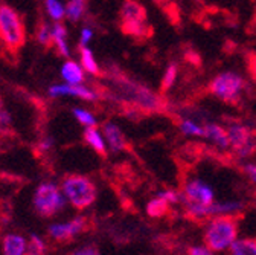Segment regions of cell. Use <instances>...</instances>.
I'll list each match as a JSON object with an SVG mask.
<instances>
[{
    "label": "cell",
    "instance_id": "83f0119b",
    "mask_svg": "<svg viewBox=\"0 0 256 255\" xmlns=\"http://www.w3.org/2000/svg\"><path fill=\"white\" fill-rule=\"evenodd\" d=\"M74 115H75V118L78 119V122L82 124V125H86V127L96 125V119H94V116H93L88 110H84V109H74Z\"/></svg>",
    "mask_w": 256,
    "mask_h": 255
},
{
    "label": "cell",
    "instance_id": "836d02e7",
    "mask_svg": "<svg viewBox=\"0 0 256 255\" xmlns=\"http://www.w3.org/2000/svg\"><path fill=\"white\" fill-rule=\"evenodd\" d=\"M92 39V31L88 28L82 29V33H81V42H80V46H86L88 43V40Z\"/></svg>",
    "mask_w": 256,
    "mask_h": 255
},
{
    "label": "cell",
    "instance_id": "e575fe53",
    "mask_svg": "<svg viewBox=\"0 0 256 255\" xmlns=\"http://www.w3.org/2000/svg\"><path fill=\"white\" fill-rule=\"evenodd\" d=\"M244 171L247 173V176H248L253 182H256V165L247 164V165L244 167Z\"/></svg>",
    "mask_w": 256,
    "mask_h": 255
},
{
    "label": "cell",
    "instance_id": "e0dca14e",
    "mask_svg": "<svg viewBox=\"0 0 256 255\" xmlns=\"http://www.w3.org/2000/svg\"><path fill=\"white\" fill-rule=\"evenodd\" d=\"M61 75L69 84H80L84 81L82 69L80 68L78 63L70 61V60L64 63V66L61 68Z\"/></svg>",
    "mask_w": 256,
    "mask_h": 255
},
{
    "label": "cell",
    "instance_id": "ffe728a7",
    "mask_svg": "<svg viewBox=\"0 0 256 255\" xmlns=\"http://www.w3.org/2000/svg\"><path fill=\"white\" fill-rule=\"evenodd\" d=\"M120 31L130 37H146V22H120Z\"/></svg>",
    "mask_w": 256,
    "mask_h": 255
},
{
    "label": "cell",
    "instance_id": "ac0fdd59",
    "mask_svg": "<svg viewBox=\"0 0 256 255\" xmlns=\"http://www.w3.org/2000/svg\"><path fill=\"white\" fill-rule=\"evenodd\" d=\"M66 39H68V31H66V28H64L62 25H60V23H55L54 28H52V42H54V45L56 46L58 52L62 57H68L69 55V48H68Z\"/></svg>",
    "mask_w": 256,
    "mask_h": 255
},
{
    "label": "cell",
    "instance_id": "d6a6232c",
    "mask_svg": "<svg viewBox=\"0 0 256 255\" xmlns=\"http://www.w3.org/2000/svg\"><path fill=\"white\" fill-rule=\"evenodd\" d=\"M70 255H100V250H98V247H96V246H86V247L76 249Z\"/></svg>",
    "mask_w": 256,
    "mask_h": 255
},
{
    "label": "cell",
    "instance_id": "ba28073f",
    "mask_svg": "<svg viewBox=\"0 0 256 255\" xmlns=\"http://www.w3.org/2000/svg\"><path fill=\"white\" fill-rule=\"evenodd\" d=\"M229 144L238 153V156L246 157L256 150V135L246 125L232 124L228 129Z\"/></svg>",
    "mask_w": 256,
    "mask_h": 255
},
{
    "label": "cell",
    "instance_id": "4dcf8cb0",
    "mask_svg": "<svg viewBox=\"0 0 256 255\" xmlns=\"http://www.w3.org/2000/svg\"><path fill=\"white\" fill-rule=\"evenodd\" d=\"M247 60V71L253 81H256V52H248L246 55Z\"/></svg>",
    "mask_w": 256,
    "mask_h": 255
},
{
    "label": "cell",
    "instance_id": "44dd1931",
    "mask_svg": "<svg viewBox=\"0 0 256 255\" xmlns=\"http://www.w3.org/2000/svg\"><path fill=\"white\" fill-rule=\"evenodd\" d=\"M80 55H81V63H82V68L86 69V72L92 74V75H101L100 66L96 63L92 51L86 46H80Z\"/></svg>",
    "mask_w": 256,
    "mask_h": 255
},
{
    "label": "cell",
    "instance_id": "52a82bcc",
    "mask_svg": "<svg viewBox=\"0 0 256 255\" xmlns=\"http://www.w3.org/2000/svg\"><path fill=\"white\" fill-rule=\"evenodd\" d=\"M122 86L128 89L134 107L140 112H162L165 109V101L157 93L151 92L148 87L138 86L132 81H124Z\"/></svg>",
    "mask_w": 256,
    "mask_h": 255
},
{
    "label": "cell",
    "instance_id": "cb8c5ba5",
    "mask_svg": "<svg viewBox=\"0 0 256 255\" xmlns=\"http://www.w3.org/2000/svg\"><path fill=\"white\" fill-rule=\"evenodd\" d=\"M177 74H178L177 65H176V63H171V65L166 68V72H165V75L162 78V83H160V92L165 93L174 86V83L177 80Z\"/></svg>",
    "mask_w": 256,
    "mask_h": 255
},
{
    "label": "cell",
    "instance_id": "7c38bea8",
    "mask_svg": "<svg viewBox=\"0 0 256 255\" xmlns=\"http://www.w3.org/2000/svg\"><path fill=\"white\" fill-rule=\"evenodd\" d=\"M102 132H104V136L107 138L110 147L113 151H122L126 148V141H125V136L122 133V130L119 127L113 122H106L102 125Z\"/></svg>",
    "mask_w": 256,
    "mask_h": 255
},
{
    "label": "cell",
    "instance_id": "3957f363",
    "mask_svg": "<svg viewBox=\"0 0 256 255\" xmlns=\"http://www.w3.org/2000/svg\"><path fill=\"white\" fill-rule=\"evenodd\" d=\"M182 200L186 205V211L192 217L202 218L206 217L208 206L214 203V191L206 182L200 179H192L184 183Z\"/></svg>",
    "mask_w": 256,
    "mask_h": 255
},
{
    "label": "cell",
    "instance_id": "6da1fadb",
    "mask_svg": "<svg viewBox=\"0 0 256 255\" xmlns=\"http://www.w3.org/2000/svg\"><path fill=\"white\" fill-rule=\"evenodd\" d=\"M238 238V221L235 215H214L204 232V243L214 252L229 249Z\"/></svg>",
    "mask_w": 256,
    "mask_h": 255
},
{
    "label": "cell",
    "instance_id": "484cf974",
    "mask_svg": "<svg viewBox=\"0 0 256 255\" xmlns=\"http://www.w3.org/2000/svg\"><path fill=\"white\" fill-rule=\"evenodd\" d=\"M46 10H48V14L56 22L66 16V10L62 8L60 0H46Z\"/></svg>",
    "mask_w": 256,
    "mask_h": 255
},
{
    "label": "cell",
    "instance_id": "30bf717a",
    "mask_svg": "<svg viewBox=\"0 0 256 255\" xmlns=\"http://www.w3.org/2000/svg\"><path fill=\"white\" fill-rule=\"evenodd\" d=\"M49 95L50 97H60V95H74V97H78L81 100H87V101H94L96 95L93 90H90L88 87L80 86V84H56L52 86L49 89Z\"/></svg>",
    "mask_w": 256,
    "mask_h": 255
},
{
    "label": "cell",
    "instance_id": "4fadbf2b",
    "mask_svg": "<svg viewBox=\"0 0 256 255\" xmlns=\"http://www.w3.org/2000/svg\"><path fill=\"white\" fill-rule=\"evenodd\" d=\"M84 141L98 153L100 156L102 157H107V148H106V144H104V139L101 136V133L98 132L94 125L92 127H86L84 130Z\"/></svg>",
    "mask_w": 256,
    "mask_h": 255
},
{
    "label": "cell",
    "instance_id": "d4e9b609",
    "mask_svg": "<svg viewBox=\"0 0 256 255\" xmlns=\"http://www.w3.org/2000/svg\"><path fill=\"white\" fill-rule=\"evenodd\" d=\"M178 127H180V130H182L184 135H190V136H204V129H203V127H200L197 122H194V121L183 119V121H180Z\"/></svg>",
    "mask_w": 256,
    "mask_h": 255
},
{
    "label": "cell",
    "instance_id": "1f68e13d",
    "mask_svg": "<svg viewBox=\"0 0 256 255\" xmlns=\"http://www.w3.org/2000/svg\"><path fill=\"white\" fill-rule=\"evenodd\" d=\"M188 255H214V250L204 246H190L188 250Z\"/></svg>",
    "mask_w": 256,
    "mask_h": 255
},
{
    "label": "cell",
    "instance_id": "8fae6325",
    "mask_svg": "<svg viewBox=\"0 0 256 255\" xmlns=\"http://www.w3.org/2000/svg\"><path fill=\"white\" fill-rule=\"evenodd\" d=\"M120 22H146V8L138 0H124L120 8Z\"/></svg>",
    "mask_w": 256,
    "mask_h": 255
},
{
    "label": "cell",
    "instance_id": "5bb4252c",
    "mask_svg": "<svg viewBox=\"0 0 256 255\" xmlns=\"http://www.w3.org/2000/svg\"><path fill=\"white\" fill-rule=\"evenodd\" d=\"M203 129H204V138H209L210 141H214L221 148L230 147L229 136H228V130H224L222 127H220L216 124H204Z\"/></svg>",
    "mask_w": 256,
    "mask_h": 255
},
{
    "label": "cell",
    "instance_id": "2e32d148",
    "mask_svg": "<svg viewBox=\"0 0 256 255\" xmlns=\"http://www.w3.org/2000/svg\"><path fill=\"white\" fill-rule=\"evenodd\" d=\"M26 241L23 237L11 234L4 238V255H24L26 253Z\"/></svg>",
    "mask_w": 256,
    "mask_h": 255
},
{
    "label": "cell",
    "instance_id": "9a60e30c",
    "mask_svg": "<svg viewBox=\"0 0 256 255\" xmlns=\"http://www.w3.org/2000/svg\"><path fill=\"white\" fill-rule=\"evenodd\" d=\"M244 208L242 203L240 202H226V203H212L206 209V217H214V215H235Z\"/></svg>",
    "mask_w": 256,
    "mask_h": 255
},
{
    "label": "cell",
    "instance_id": "8992f818",
    "mask_svg": "<svg viewBox=\"0 0 256 255\" xmlns=\"http://www.w3.org/2000/svg\"><path fill=\"white\" fill-rule=\"evenodd\" d=\"M34 206L40 215L52 217L64 206V197L54 183H42L34 194Z\"/></svg>",
    "mask_w": 256,
    "mask_h": 255
},
{
    "label": "cell",
    "instance_id": "603a6c76",
    "mask_svg": "<svg viewBox=\"0 0 256 255\" xmlns=\"http://www.w3.org/2000/svg\"><path fill=\"white\" fill-rule=\"evenodd\" d=\"M168 211H170V203L164 199H160V197L150 200L146 205V214L152 218L164 217Z\"/></svg>",
    "mask_w": 256,
    "mask_h": 255
},
{
    "label": "cell",
    "instance_id": "4316f807",
    "mask_svg": "<svg viewBox=\"0 0 256 255\" xmlns=\"http://www.w3.org/2000/svg\"><path fill=\"white\" fill-rule=\"evenodd\" d=\"M24 255H44V243L37 235H30Z\"/></svg>",
    "mask_w": 256,
    "mask_h": 255
},
{
    "label": "cell",
    "instance_id": "9c48e42d",
    "mask_svg": "<svg viewBox=\"0 0 256 255\" xmlns=\"http://www.w3.org/2000/svg\"><path fill=\"white\" fill-rule=\"evenodd\" d=\"M88 220L86 217H76L68 223H62V225H52L49 228V234L54 240L56 241H69L78 234L84 232L87 229Z\"/></svg>",
    "mask_w": 256,
    "mask_h": 255
},
{
    "label": "cell",
    "instance_id": "f546056e",
    "mask_svg": "<svg viewBox=\"0 0 256 255\" xmlns=\"http://www.w3.org/2000/svg\"><path fill=\"white\" fill-rule=\"evenodd\" d=\"M157 197H160V199L166 200L170 205H171V203H177V202H180V200H182V196H180L178 193H176V191H172V189H165V191H160V193L157 194Z\"/></svg>",
    "mask_w": 256,
    "mask_h": 255
},
{
    "label": "cell",
    "instance_id": "d6986e66",
    "mask_svg": "<svg viewBox=\"0 0 256 255\" xmlns=\"http://www.w3.org/2000/svg\"><path fill=\"white\" fill-rule=\"evenodd\" d=\"M229 249L230 255H256V238H236Z\"/></svg>",
    "mask_w": 256,
    "mask_h": 255
},
{
    "label": "cell",
    "instance_id": "5b68a950",
    "mask_svg": "<svg viewBox=\"0 0 256 255\" xmlns=\"http://www.w3.org/2000/svg\"><path fill=\"white\" fill-rule=\"evenodd\" d=\"M246 87V81L235 72L218 74L209 83V92L214 97L220 98L224 103H236L241 97V92Z\"/></svg>",
    "mask_w": 256,
    "mask_h": 255
},
{
    "label": "cell",
    "instance_id": "7a4b0ae2",
    "mask_svg": "<svg viewBox=\"0 0 256 255\" xmlns=\"http://www.w3.org/2000/svg\"><path fill=\"white\" fill-rule=\"evenodd\" d=\"M0 42L10 52H18L26 43L23 19L8 5H0Z\"/></svg>",
    "mask_w": 256,
    "mask_h": 255
},
{
    "label": "cell",
    "instance_id": "7402d4cb",
    "mask_svg": "<svg viewBox=\"0 0 256 255\" xmlns=\"http://www.w3.org/2000/svg\"><path fill=\"white\" fill-rule=\"evenodd\" d=\"M87 8V0H69L68 7H66V17L70 22H78Z\"/></svg>",
    "mask_w": 256,
    "mask_h": 255
},
{
    "label": "cell",
    "instance_id": "f1b7e54d",
    "mask_svg": "<svg viewBox=\"0 0 256 255\" xmlns=\"http://www.w3.org/2000/svg\"><path fill=\"white\" fill-rule=\"evenodd\" d=\"M37 40H38L42 45H44L46 48H50V46L54 45V42H52V29H49V26H48V25H44V23H43V25L38 28Z\"/></svg>",
    "mask_w": 256,
    "mask_h": 255
},
{
    "label": "cell",
    "instance_id": "277c9868",
    "mask_svg": "<svg viewBox=\"0 0 256 255\" xmlns=\"http://www.w3.org/2000/svg\"><path fill=\"white\" fill-rule=\"evenodd\" d=\"M62 191L76 209L88 208L96 200V196H98L94 183L88 177L80 174H72L64 179Z\"/></svg>",
    "mask_w": 256,
    "mask_h": 255
}]
</instances>
